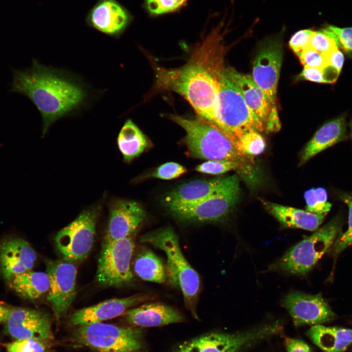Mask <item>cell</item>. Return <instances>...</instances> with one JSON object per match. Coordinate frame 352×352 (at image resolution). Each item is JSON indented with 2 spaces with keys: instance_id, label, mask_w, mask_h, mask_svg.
<instances>
[{
  "instance_id": "cell-14",
  "label": "cell",
  "mask_w": 352,
  "mask_h": 352,
  "mask_svg": "<svg viewBox=\"0 0 352 352\" xmlns=\"http://www.w3.org/2000/svg\"><path fill=\"white\" fill-rule=\"evenodd\" d=\"M295 326L318 325L331 320L335 317L321 293L315 295L294 291L282 300Z\"/></svg>"
},
{
  "instance_id": "cell-8",
  "label": "cell",
  "mask_w": 352,
  "mask_h": 352,
  "mask_svg": "<svg viewBox=\"0 0 352 352\" xmlns=\"http://www.w3.org/2000/svg\"><path fill=\"white\" fill-rule=\"evenodd\" d=\"M101 209V206L96 204L83 211L57 232L54 238L55 243L64 260L79 262L88 255L93 244Z\"/></svg>"
},
{
  "instance_id": "cell-41",
  "label": "cell",
  "mask_w": 352,
  "mask_h": 352,
  "mask_svg": "<svg viewBox=\"0 0 352 352\" xmlns=\"http://www.w3.org/2000/svg\"><path fill=\"white\" fill-rule=\"evenodd\" d=\"M328 67L335 71L338 75L341 71L344 63V56L338 47H336L326 54Z\"/></svg>"
},
{
  "instance_id": "cell-5",
  "label": "cell",
  "mask_w": 352,
  "mask_h": 352,
  "mask_svg": "<svg viewBox=\"0 0 352 352\" xmlns=\"http://www.w3.org/2000/svg\"><path fill=\"white\" fill-rule=\"evenodd\" d=\"M218 82L217 113L213 125L230 136L249 130L259 132L264 131V125L247 106L240 89L225 68L220 70Z\"/></svg>"
},
{
  "instance_id": "cell-2",
  "label": "cell",
  "mask_w": 352,
  "mask_h": 352,
  "mask_svg": "<svg viewBox=\"0 0 352 352\" xmlns=\"http://www.w3.org/2000/svg\"><path fill=\"white\" fill-rule=\"evenodd\" d=\"M12 91L34 104L43 119V136L56 120L78 109L87 93L78 82L61 72L33 60L29 68L14 70Z\"/></svg>"
},
{
  "instance_id": "cell-15",
  "label": "cell",
  "mask_w": 352,
  "mask_h": 352,
  "mask_svg": "<svg viewBox=\"0 0 352 352\" xmlns=\"http://www.w3.org/2000/svg\"><path fill=\"white\" fill-rule=\"evenodd\" d=\"M146 218L142 207L132 200L117 199L110 204L103 242H112L134 235Z\"/></svg>"
},
{
  "instance_id": "cell-18",
  "label": "cell",
  "mask_w": 352,
  "mask_h": 352,
  "mask_svg": "<svg viewBox=\"0 0 352 352\" xmlns=\"http://www.w3.org/2000/svg\"><path fill=\"white\" fill-rule=\"evenodd\" d=\"M132 20L128 10L116 0H98L86 18L90 27L116 37L122 33Z\"/></svg>"
},
{
  "instance_id": "cell-29",
  "label": "cell",
  "mask_w": 352,
  "mask_h": 352,
  "mask_svg": "<svg viewBox=\"0 0 352 352\" xmlns=\"http://www.w3.org/2000/svg\"><path fill=\"white\" fill-rule=\"evenodd\" d=\"M228 135L236 147L246 155L254 156L262 154L265 150V141L256 131L249 130L237 135Z\"/></svg>"
},
{
  "instance_id": "cell-44",
  "label": "cell",
  "mask_w": 352,
  "mask_h": 352,
  "mask_svg": "<svg viewBox=\"0 0 352 352\" xmlns=\"http://www.w3.org/2000/svg\"></svg>"
},
{
  "instance_id": "cell-20",
  "label": "cell",
  "mask_w": 352,
  "mask_h": 352,
  "mask_svg": "<svg viewBox=\"0 0 352 352\" xmlns=\"http://www.w3.org/2000/svg\"><path fill=\"white\" fill-rule=\"evenodd\" d=\"M239 177L233 175L209 180H197L181 185L164 197L166 206L198 202L230 185Z\"/></svg>"
},
{
  "instance_id": "cell-21",
  "label": "cell",
  "mask_w": 352,
  "mask_h": 352,
  "mask_svg": "<svg viewBox=\"0 0 352 352\" xmlns=\"http://www.w3.org/2000/svg\"><path fill=\"white\" fill-rule=\"evenodd\" d=\"M226 72L240 89L249 108L266 125L269 118L277 114L273 105L251 76L241 73L234 68H225Z\"/></svg>"
},
{
  "instance_id": "cell-11",
  "label": "cell",
  "mask_w": 352,
  "mask_h": 352,
  "mask_svg": "<svg viewBox=\"0 0 352 352\" xmlns=\"http://www.w3.org/2000/svg\"><path fill=\"white\" fill-rule=\"evenodd\" d=\"M276 332L271 324L235 333L211 332L183 343L173 352H241Z\"/></svg>"
},
{
  "instance_id": "cell-6",
  "label": "cell",
  "mask_w": 352,
  "mask_h": 352,
  "mask_svg": "<svg viewBox=\"0 0 352 352\" xmlns=\"http://www.w3.org/2000/svg\"><path fill=\"white\" fill-rule=\"evenodd\" d=\"M340 228V220H331L313 234L290 248L271 264L267 270L297 275L306 274L334 243Z\"/></svg>"
},
{
  "instance_id": "cell-9",
  "label": "cell",
  "mask_w": 352,
  "mask_h": 352,
  "mask_svg": "<svg viewBox=\"0 0 352 352\" xmlns=\"http://www.w3.org/2000/svg\"><path fill=\"white\" fill-rule=\"evenodd\" d=\"M239 179L228 186L198 202L166 206L172 215L187 222L222 221L239 201Z\"/></svg>"
},
{
  "instance_id": "cell-36",
  "label": "cell",
  "mask_w": 352,
  "mask_h": 352,
  "mask_svg": "<svg viewBox=\"0 0 352 352\" xmlns=\"http://www.w3.org/2000/svg\"><path fill=\"white\" fill-rule=\"evenodd\" d=\"M299 58L304 67L324 70L329 66L327 55L322 54L310 47L305 49Z\"/></svg>"
},
{
  "instance_id": "cell-33",
  "label": "cell",
  "mask_w": 352,
  "mask_h": 352,
  "mask_svg": "<svg viewBox=\"0 0 352 352\" xmlns=\"http://www.w3.org/2000/svg\"><path fill=\"white\" fill-rule=\"evenodd\" d=\"M188 0H145V6L152 15L173 12L184 6Z\"/></svg>"
},
{
  "instance_id": "cell-27",
  "label": "cell",
  "mask_w": 352,
  "mask_h": 352,
  "mask_svg": "<svg viewBox=\"0 0 352 352\" xmlns=\"http://www.w3.org/2000/svg\"><path fill=\"white\" fill-rule=\"evenodd\" d=\"M8 283L19 296L28 300L40 298L49 287L47 274L32 270L14 276Z\"/></svg>"
},
{
  "instance_id": "cell-12",
  "label": "cell",
  "mask_w": 352,
  "mask_h": 352,
  "mask_svg": "<svg viewBox=\"0 0 352 352\" xmlns=\"http://www.w3.org/2000/svg\"><path fill=\"white\" fill-rule=\"evenodd\" d=\"M45 263L49 280L47 299L59 320L66 315L75 299L77 270L72 262L65 260Z\"/></svg>"
},
{
  "instance_id": "cell-34",
  "label": "cell",
  "mask_w": 352,
  "mask_h": 352,
  "mask_svg": "<svg viewBox=\"0 0 352 352\" xmlns=\"http://www.w3.org/2000/svg\"><path fill=\"white\" fill-rule=\"evenodd\" d=\"M196 171L212 175H218L230 171H238L237 165L234 162L224 160H208L198 165Z\"/></svg>"
},
{
  "instance_id": "cell-13",
  "label": "cell",
  "mask_w": 352,
  "mask_h": 352,
  "mask_svg": "<svg viewBox=\"0 0 352 352\" xmlns=\"http://www.w3.org/2000/svg\"><path fill=\"white\" fill-rule=\"evenodd\" d=\"M282 59L281 40L278 37H273L262 44L253 64L251 76L273 105Z\"/></svg>"
},
{
  "instance_id": "cell-31",
  "label": "cell",
  "mask_w": 352,
  "mask_h": 352,
  "mask_svg": "<svg viewBox=\"0 0 352 352\" xmlns=\"http://www.w3.org/2000/svg\"><path fill=\"white\" fill-rule=\"evenodd\" d=\"M339 43L336 35L328 28L313 31L309 47L323 54H326L336 47Z\"/></svg>"
},
{
  "instance_id": "cell-19",
  "label": "cell",
  "mask_w": 352,
  "mask_h": 352,
  "mask_svg": "<svg viewBox=\"0 0 352 352\" xmlns=\"http://www.w3.org/2000/svg\"><path fill=\"white\" fill-rule=\"evenodd\" d=\"M36 259V252L21 238H9L0 243V274L8 283L14 276L31 270Z\"/></svg>"
},
{
  "instance_id": "cell-4",
  "label": "cell",
  "mask_w": 352,
  "mask_h": 352,
  "mask_svg": "<svg viewBox=\"0 0 352 352\" xmlns=\"http://www.w3.org/2000/svg\"><path fill=\"white\" fill-rule=\"evenodd\" d=\"M139 241L165 252L167 276L174 286H179L185 308L199 320L197 307L200 292V277L183 255L175 232L170 227L161 228L142 235Z\"/></svg>"
},
{
  "instance_id": "cell-22",
  "label": "cell",
  "mask_w": 352,
  "mask_h": 352,
  "mask_svg": "<svg viewBox=\"0 0 352 352\" xmlns=\"http://www.w3.org/2000/svg\"><path fill=\"white\" fill-rule=\"evenodd\" d=\"M123 315L134 327H158L180 323L183 315L174 308L160 303H146L127 310Z\"/></svg>"
},
{
  "instance_id": "cell-35",
  "label": "cell",
  "mask_w": 352,
  "mask_h": 352,
  "mask_svg": "<svg viewBox=\"0 0 352 352\" xmlns=\"http://www.w3.org/2000/svg\"><path fill=\"white\" fill-rule=\"evenodd\" d=\"M187 173L183 166L174 162L164 163L156 168L150 176L163 180H171L177 178Z\"/></svg>"
},
{
  "instance_id": "cell-43",
  "label": "cell",
  "mask_w": 352,
  "mask_h": 352,
  "mask_svg": "<svg viewBox=\"0 0 352 352\" xmlns=\"http://www.w3.org/2000/svg\"><path fill=\"white\" fill-rule=\"evenodd\" d=\"M12 308L5 306L0 303V323H5L8 319Z\"/></svg>"
},
{
  "instance_id": "cell-37",
  "label": "cell",
  "mask_w": 352,
  "mask_h": 352,
  "mask_svg": "<svg viewBox=\"0 0 352 352\" xmlns=\"http://www.w3.org/2000/svg\"><path fill=\"white\" fill-rule=\"evenodd\" d=\"M7 352H44L43 341L37 339H18L6 346Z\"/></svg>"
},
{
  "instance_id": "cell-28",
  "label": "cell",
  "mask_w": 352,
  "mask_h": 352,
  "mask_svg": "<svg viewBox=\"0 0 352 352\" xmlns=\"http://www.w3.org/2000/svg\"><path fill=\"white\" fill-rule=\"evenodd\" d=\"M117 144L124 160L127 162L138 156L149 146L147 137L131 119L127 120L121 128Z\"/></svg>"
},
{
  "instance_id": "cell-10",
  "label": "cell",
  "mask_w": 352,
  "mask_h": 352,
  "mask_svg": "<svg viewBox=\"0 0 352 352\" xmlns=\"http://www.w3.org/2000/svg\"><path fill=\"white\" fill-rule=\"evenodd\" d=\"M135 248L134 235L103 242L96 272L98 283L105 286L121 287L132 281V261Z\"/></svg>"
},
{
  "instance_id": "cell-23",
  "label": "cell",
  "mask_w": 352,
  "mask_h": 352,
  "mask_svg": "<svg viewBox=\"0 0 352 352\" xmlns=\"http://www.w3.org/2000/svg\"><path fill=\"white\" fill-rule=\"evenodd\" d=\"M267 211L285 227L315 231L323 222L325 216L294 207L262 200Z\"/></svg>"
},
{
  "instance_id": "cell-24",
  "label": "cell",
  "mask_w": 352,
  "mask_h": 352,
  "mask_svg": "<svg viewBox=\"0 0 352 352\" xmlns=\"http://www.w3.org/2000/svg\"><path fill=\"white\" fill-rule=\"evenodd\" d=\"M346 132L345 117L341 116L326 123L307 143L301 154L302 165L320 152L342 140Z\"/></svg>"
},
{
  "instance_id": "cell-39",
  "label": "cell",
  "mask_w": 352,
  "mask_h": 352,
  "mask_svg": "<svg viewBox=\"0 0 352 352\" xmlns=\"http://www.w3.org/2000/svg\"><path fill=\"white\" fill-rule=\"evenodd\" d=\"M301 78L320 83H333L334 82L327 75V68L320 69L316 68L304 67L300 74Z\"/></svg>"
},
{
  "instance_id": "cell-17",
  "label": "cell",
  "mask_w": 352,
  "mask_h": 352,
  "mask_svg": "<svg viewBox=\"0 0 352 352\" xmlns=\"http://www.w3.org/2000/svg\"><path fill=\"white\" fill-rule=\"evenodd\" d=\"M154 298L148 293H140L128 297L109 299L75 311L69 321L74 326L101 322L123 315L132 308Z\"/></svg>"
},
{
  "instance_id": "cell-25",
  "label": "cell",
  "mask_w": 352,
  "mask_h": 352,
  "mask_svg": "<svg viewBox=\"0 0 352 352\" xmlns=\"http://www.w3.org/2000/svg\"><path fill=\"white\" fill-rule=\"evenodd\" d=\"M306 334L325 352H344L352 344V329L318 324L312 325Z\"/></svg>"
},
{
  "instance_id": "cell-7",
  "label": "cell",
  "mask_w": 352,
  "mask_h": 352,
  "mask_svg": "<svg viewBox=\"0 0 352 352\" xmlns=\"http://www.w3.org/2000/svg\"><path fill=\"white\" fill-rule=\"evenodd\" d=\"M74 340L95 352H138L142 348L140 328H126L102 322L80 326Z\"/></svg>"
},
{
  "instance_id": "cell-40",
  "label": "cell",
  "mask_w": 352,
  "mask_h": 352,
  "mask_svg": "<svg viewBox=\"0 0 352 352\" xmlns=\"http://www.w3.org/2000/svg\"><path fill=\"white\" fill-rule=\"evenodd\" d=\"M327 28L336 35L339 45L346 50L352 51V27L339 28L330 25Z\"/></svg>"
},
{
  "instance_id": "cell-42",
  "label": "cell",
  "mask_w": 352,
  "mask_h": 352,
  "mask_svg": "<svg viewBox=\"0 0 352 352\" xmlns=\"http://www.w3.org/2000/svg\"><path fill=\"white\" fill-rule=\"evenodd\" d=\"M284 341L287 352H311L308 345L302 340L285 337Z\"/></svg>"
},
{
  "instance_id": "cell-38",
  "label": "cell",
  "mask_w": 352,
  "mask_h": 352,
  "mask_svg": "<svg viewBox=\"0 0 352 352\" xmlns=\"http://www.w3.org/2000/svg\"><path fill=\"white\" fill-rule=\"evenodd\" d=\"M312 32L311 29L301 30L296 32L291 38L289 46L298 57L305 49L309 47Z\"/></svg>"
},
{
  "instance_id": "cell-32",
  "label": "cell",
  "mask_w": 352,
  "mask_h": 352,
  "mask_svg": "<svg viewBox=\"0 0 352 352\" xmlns=\"http://www.w3.org/2000/svg\"><path fill=\"white\" fill-rule=\"evenodd\" d=\"M340 198L349 207L348 228L340 234L334 242V252L337 255L352 244V195L343 194Z\"/></svg>"
},
{
  "instance_id": "cell-1",
  "label": "cell",
  "mask_w": 352,
  "mask_h": 352,
  "mask_svg": "<svg viewBox=\"0 0 352 352\" xmlns=\"http://www.w3.org/2000/svg\"><path fill=\"white\" fill-rule=\"evenodd\" d=\"M217 35L211 33L184 66H156V85L182 96L198 117L214 125L217 113L219 73L221 68L212 50Z\"/></svg>"
},
{
  "instance_id": "cell-26",
  "label": "cell",
  "mask_w": 352,
  "mask_h": 352,
  "mask_svg": "<svg viewBox=\"0 0 352 352\" xmlns=\"http://www.w3.org/2000/svg\"><path fill=\"white\" fill-rule=\"evenodd\" d=\"M133 256L131 266L141 279L159 284L166 280V270L161 260L149 248L140 246Z\"/></svg>"
},
{
  "instance_id": "cell-16",
  "label": "cell",
  "mask_w": 352,
  "mask_h": 352,
  "mask_svg": "<svg viewBox=\"0 0 352 352\" xmlns=\"http://www.w3.org/2000/svg\"><path fill=\"white\" fill-rule=\"evenodd\" d=\"M5 331L18 339L45 340L51 335L49 318L39 310L26 308H12L5 322Z\"/></svg>"
},
{
  "instance_id": "cell-30",
  "label": "cell",
  "mask_w": 352,
  "mask_h": 352,
  "mask_svg": "<svg viewBox=\"0 0 352 352\" xmlns=\"http://www.w3.org/2000/svg\"><path fill=\"white\" fill-rule=\"evenodd\" d=\"M306 210L318 215L325 216L330 210L331 204L328 201L326 190L319 187L311 188L304 194Z\"/></svg>"
},
{
  "instance_id": "cell-3",
  "label": "cell",
  "mask_w": 352,
  "mask_h": 352,
  "mask_svg": "<svg viewBox=\"0 0 352 352\" xmlns=\"http://www.w3.org/2000/svg\"><path fill=\"white\" fill-rule=\"evenodd\" d=\"M170 117L186 132L184 142L189 156L233 162L238 166V174L247 183L254 185L259 181L254 156L241 152L223 131L199 117L186 118L177 115Z\"/></svg>"
}]
</instances>
